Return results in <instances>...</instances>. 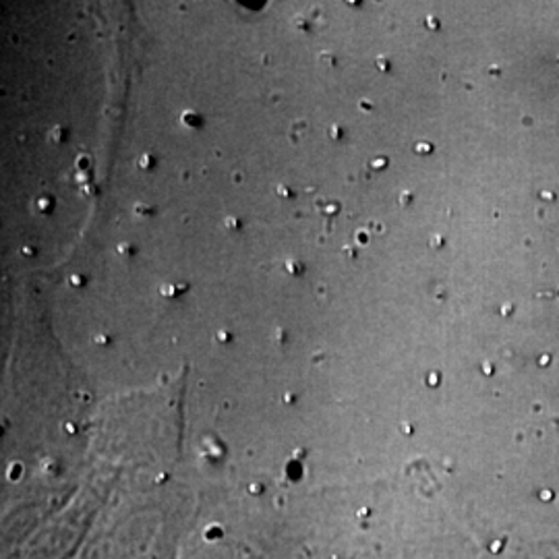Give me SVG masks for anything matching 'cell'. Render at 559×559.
Instances as JSON below:
<instances>
[{
	"mask_svg": "<svg viewBox=\"0 0 559 559\" xmlns=\"http://www.w3.org/2000/svg\"><path fill=\"white\" fill-rule=\"evenodd\" d=\"M85 282L87 280H85V276H81V274H73V276H69V280H67V284L73 286V288H81Z\"/></svg>",
	"mask_w": 559,
	"mask_h": 559,
	"instance_id": "3957f363",
	"label": "cell"
},
{
	"mask_svg": "<svg viewBox=\"0 0 559 559\" xmlns=\"http://www.w3.org/2000/svg\"><path fill=\"white\" fill-rule=\"evenodd\" d=\"M94 342H96V344H100V346H106V344L110 342V338H108L106 334H100V336H96V340H94Z\"/></svg>",
	"mask_w": 559,
	"mask_h": 559,
	"instance_id": "8992f818",
	"label": "cell"
},
{
	"mask_svg": "<svg viewBox=\"0 0 559 559\" xmlns=\"http://www.w3.org/2000/svg\"><path fill=\"white\" fill-rule=\"evenodd\" d=\"M21 253H23V255H27V258H34V255H36V249H34V247H23V249H21Z\"/></svg>",
	"mask_w": 559,
	"mask_h": 559,
	"instance_id": "5b68a950",
	"label": "cell"
},
{
	"mask_svg": "<svg viewBox=\"0 0 559 559\" xmlns=\"http://www.w3.org/2000/svg\"><path fill=\"white\" fill-rule=\"evenodd\" d=\"M48 140L52 141V143H62V141L67 140V129L64 127H52L48 131Z\"/></svg>",
	"mask_w": 559,
	"mask_h": 559,
	"instance_id": "7a4b0ae2",
	"label": "cell"
},
{
	"mask_svg": "<svg viewBox=\"0 0 559 559\" xmlns=\"http://www.w3.org/2000/svg\"><path fill=\"white\" fill-rule=\"evenodd\" d=\"M20 473H21L20 464H17V466H13V468H11V479H20Z\"/></svg>",
	"mask_w": 559,
	"mask_h": 559,
	"instance_id": "ba28073f",
	"label": "cell"
},
{
	"mask_svg": "<svg viewBox=\"0 0 559 559\" xmlns=\"http://www.w3.org/2000/svg\"><path fill=\"white\" fill-rule=\"evenodd\" d=\"M154 164V160H150V156H143L140 160L141 168H150Z\"/></svg>",
	"mask_w": 559,
	"mask_h": 559,
	"instance_id": "52a82bcc",
	"label": "cell"
},
{
	"mask_svg": "<svg viewBox=\"0 0 559 559\" xmlns=\"http://www.w3.org/2000/svg\"><path fill=\"white\" fill-rule=\"evenodd\" d=\"M117 253H119V255H124V258H129V255H133V253H135V249H133L131 245L120 242V245H117Z\"/></svg>",
	"mask_w": 559,
	"mask_h": 559,
	"instance_id": "277c9868",
	"label": "cell"
},
{
	"mask_svg": "<svg viewBox=\"0 0 559 559\" xmlns=\"http://www.w3.org/2000/svg\"><path fill=\"white\" fill-rule=\"evenodd\" d=\"M52 207H55V198L52 195H40L36 200V212L38 214H50Z\"/></svg>",
	"mask_w": 559,
	"mask_h": 559,
	"instance_id": "6da1fadb",
	"label": "cell"
}]
</instances>
